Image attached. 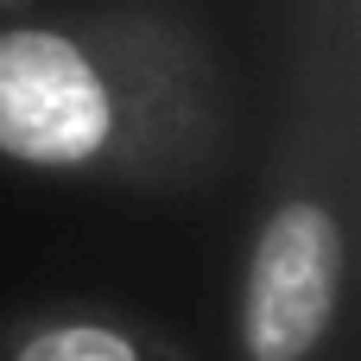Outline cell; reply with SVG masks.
<instances>
[{"label":"cell","instance_id":"3","mask_svg":"<svg viewBox=\"0 0 361 361\" xmlns=\"http://www.w3.org/2000/svg\"><path fill=\"white\" fill-rule=\"evenodd\" d=\"M6 361H152V355H146L127 330H114V324H82V317H70V324L32 330Z\"/></svg>","mask_w":361,"mask_h":361},{"label":"cell","instance_id":"1","mask_svg":"<svg viewBox=\"0 0 361 361\" xmlns=\"http://www.w3.org/2000/svg\"><path fill=\"white\" fill-rule=\"evenodd\" d=\"M127 133V95L63 25H0V159L89 171Z\"/></svg>","mask_w":361,"mask_h":361},{"label":"cell","instance_id":"2","mask_svg":"<svg viewBox=\"0 0 361 361\" xmlns=\"http://www.w3.org/2000/svg\"><path fill=\"white\" fill-rule=\"evenodd\" d=\"M343 298V222L324 197H286L247 254L241 349L247 361H311Z\"/></svg>","mask_w":361,"mask_h":361}]
</instances>
